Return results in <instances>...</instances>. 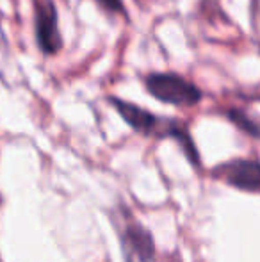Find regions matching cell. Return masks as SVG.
Segmentation results:
<instances>
[{"label": "cell", "instance_id": "obj_6", "mask_svg": "<svg viewBox=\"0 0 260 262\" xmlns=\"http://www.w3.org/2000/svg\"><path fill=\"white\" fill-rule=\"evenodd\" d=\"M225 116L228 118V121H232L239 130H243L244 134L251 136V138H260V125L255 123L244 111L241 109H228L225 113Z\"/></svg>", "mask_w": 260, "mask_h": 262}, {"label": "cell", "instance_id": "obj_5", "mask_svg": "<svg viewBox=\"0 0 260 262\" xmlns=\"http://www.w3.org/2000/svg\"><path fill=\"white\" fill-rule=\"evenodd\" d=\"M122 245L127 259L135 262H155V241L141 223L130 221L122 234Z\"/></svg>", "mask_w": 260, "mask_h": 262}, {"label": "cell", "instance_id": "obj_3", "mask_svg": "<svg viewBox=\"0 0 260 262\" xmlns=\"http://www.w3.org/2000/svg\"><path fill=\"white\" fill-rule=\"evenodd\" d=\"M36 39L45 55H56L63 49V34L59 31V14L54 0H36Z\"/></svg>", "mask_w": 260, "mask_h": 262}, {"label": "cell", "instance_id": "obj_4", "mask_svg": "<svg viewBox=\"0 0 260 262\" xmlns=\"http://www.w3.org/2000/svg\"><path fill=\"white\" fill-rule=\"evenodd\" d=\"M214 177L246 193H260V162L253 159H232L214 168Z\"/></svg>", "mask_w": 260, "mask_h": 262}, {"label": "cell", "instance_id": "obj_1", "mask_svg": "<svg viewBox=\"0 0 260 262\" xmlns=\"http://www.w3.org/2000/svg\"><path fill=\"white\" fill-rule=\"evenodd\" d=\"M145 90L155 100L175 107H195L203 100V91L195 82L175 72H152L145 77Z\"/></svg>", "mask_w": 260, "mask_h": 262}, {"label": "cell", "instance_id": "obj_2", "mask_svg": "<svg viewBox=\"0 0 260 262\" xmlns=\"http://www.w3.org/2000/svg\"><path fill=\"white\" fill-rule=\"evenodd\" d=\"M107 102L114 107V111L123 118L127 125L134 132L141 136H155V138H164L170 125L171 118H160L157 114H153L152 111L145 109V107L127 102L120 97H107Z\"/></svg>", "mask_w": 260, "mask_h": 262}, {"label": "cell", "instance_id": "obj_7", "mask_svg": "<svg viewBox=\"0 0 260 262\" xmlns=\"http://www.w3.org/2000/svg\"><path fill=\"white\" fill-rule=\"evenodd\" d=\"M98 4L100 9H104L105 13L109 14H122V16L129 18L127 14V7H125V2L123 0H94Z\"/></svg>", "mask_w": 260, "mask_h": 262}]
</instances>
